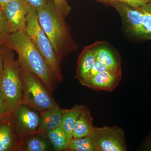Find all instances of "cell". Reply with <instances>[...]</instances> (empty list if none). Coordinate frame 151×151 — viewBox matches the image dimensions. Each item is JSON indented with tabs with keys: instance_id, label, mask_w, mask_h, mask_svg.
Returning <instances> with one entry per match:
<instances>
[{
	"instance_id": "cell-25",
	"label": "cell",
	"mask_w": 151,
	"mask_h": 151,
	"mask_svg": "<svg viewBox=\"0 0 151 151\" xmlns=\"http://www.w3.org/2000/svg\"><path fill=\"white\" fill-rule=\"evenodd\" d=\"M29 5L36 10L37 11L42 9L48 2L49 0H25Z\"/></svg>"
},
{
	"instance_id": "cell-26",
	"label": "cell",
	"mask_w": 151,
	"mask_h": 151,
	"mask_svg": "<svg viewBox=\"0 0 151 151\" xmlns=\"http://www.w3.org/2000/svg\"><path fill=\"white\" fill-rule=\"evenodd\" d=\"M10 113H10L7 109L2 94L0 89V120Z\"/></svg>"
},
{
	"instance_id": "cell-7",
	"label": "cell",
	"mask_w": 151,
	"mask_h": 151,
	"mask_svg": "<svg viewBox=\"0 0 151 151\" xmlns=\"http://www.w3.org/2000/svg\"><path fill=\"white\" fill-rule=\"evenodd\" d=\"M33 109L27 105L21 104L12 113L14 127L22 142L30 136L38 135L40 115Z\"/></svg>"
},
{
	"instance_id": "cell-2",
	"label": "cell",
	"mask_w": 151,
	"mask_h": 151,
	"mask_svg": "<svg viewBox=\"0 0 151 151\" xmlns=\"http://www.w3.org/2000/svg\"><path fill=\"white\" fill-rule=\"evenodd\" d=\"M37 13L40 24L61 63L66 55L78 48L71 37L65 17L57 8L53 0H49Z\"/></svg>"
},
{
	"instance_id": "cell-16",
	"label": "cell",
	"mask_w": 151,
	"mask_h": 151,
	"mask_svg": "<svg viewBox=\"0 0 151 151\" xmlns=\"http://www.w3.org/2000/svg\"><path fill=\"white\" fill-rule=\"evenodd\" d=\"M94 127L90 111L86 107L74 126L72 138L77 139L90 136L93 132Z\"/></svg>"
},
{
	"instance_id": "cell-11",
	"label": "cell",
	"mask_w": 151,
	"mask_h": 151,
	"mask_svg": "<svg viewBox=\"0 0 151 151\" xmlns=\"http://www.w3.org/2000/svg\"><path fill=\"white\" fill-rule=\"evenodd\" d=\"M122 73L113 70L100 72L81 83L83 86L95 90L113 92L122 79Z\"/></svg>"
},
{
	"instance_id": "cell-3",
	"label": "cell",
	"mask_w": 151,
	"mask_h": 151,
	"mask_svg": "<svg viewBox=\"0 0 151 151\" xmlns=\"http://www.w3.org/2000/svg\"><path fill=\"white\" fill-rule=\"evenodd\" d=\"M1 47L4 63L0 75V89L8 111L12 113L21 104L22 98L21 67L15 59L13 50L5 45Z\"/></svg>"
},
{
	"instance_id": "cell-17",
	"label": "cell",
	"mask_w": 151,
	"mask_h": 151,
	"mask_svg": "<svg viewBox=\"0 0 151 151\" xmlns=\"http://www.w3.org/2000/svg\"><path fill=\"white\" fill-rule=\"evenodd\" d=\"M46 138L48 139L55 150L65 151L70 139L60 127L49 132Z\"/></svg>"
},
{
	"instance_id": "cell-20",
	"label": "cell",
	"mask_w": 151,
	"mask_h": 151,
	"mask_svg": "<svg viewBox=\"0 0 151 151\" xmlns=\"http://www.w3.org/2000/svg\"><path fill=\"white\" fill-rule=\"evenodd\" d=\"M136 8L137 9L142 15L143 22L146 29L151 33V2Z\"/></svg>"
},
{
	"instance_id": "cell-18",
	"label": "cell",
	"mask_w": 151,
	"mask_h": 151,
	"mask_svg": "<svg viewBox=\"0 0 151 151\" xmlns=\"http://www.w3.org/2000/svg\"><path fill=\"white\" fill-rule=\"evenodd\" d=\"M68 151H96L94 142L90 136L72 138L66 149Z\"/></svg>"
},
{
	"instance_id": "cell-10",
	"label": "cell",
	"mask_w": 151,
	"mask_h": 151,
	"mask_svg": "<svg viewBox=\"0 0 151 151\" xmlns=\"http://www.w3.org/2000/svg\"><path fill=\"white\" fill-rule=\"evenodd\" d=\"M21 143L10 113L0 120V151H19Z\"/></svg>"
},
{
	"instance_id": "cell-28",
	"label": "cell",
	"mask_w": 151,
	"mask_h": 151,
	"mask_svg": "<svg viewBox=\"0 0 151 151\" xmlns=\"http://www.w3.org/2000/svg\"><path fill=\"white\" fill-rule=\"evenodd\" d=\"M3 56L2 51L1 47L0 45V75L2 71L3 67Z\"/></svg>"
},
{
	"instance_id": "cell-12",
	"label": "cell",
	"mask_w": 151,
	"mask_h": 151,
	"mask_svg": "<svg viewBox=\"0 0 151 151\" xmlns=\"http://www.w3.org/2000/svg\"><path fill=\"white\" fill-rule=\"evenodd\" d=\"M63 111L58 105L49 110L39 111L40 120L38 135L46 138L49 132L60 127Z\"/></svg>"
},
{
	"instance_id": "cell-4",
	"label": "cell",
	"mask_w": 151,
	"mask_h": 151,
	"mask_svg": "<svg viewBox=\"0 0 151 151\" xmlns=\"http://www.w3.org/2000/svg\"><path fill=\"white\" fill-rule=\"evenodd\" d=\"M24 30L30 40L53 70L59 82H62L61 63L58 60L50 41L40 24L37 11L29 5Z\"/></svg>"
},
{
	"instance_id": "cell-15",
	"label": "cell",
	"mask_w": 151,
	"mask_h": 151,
	"mask_svg": "<svg viewBox=\"0 0 151 151\" xmlns=\"http://www.w3.org/2000/svg\"><path fill=\"white\" fill-rule=\"evenodd\" d=\"M86 107L84 105H76L71 109H63L60 127L66 133L70 140L73 138L72 133L76 123Z\"/></svg>"
},
{
	"instance_id": "cell-23",
	"label": "cell",
	"mask_w": 151,
	"mask_h": 151,
	"mask_svg": "<svg viewBox=\"0 0 151 151\" xmlns=\"http://www.w3.org/2000/svg\"><path fill=\"white\" fill-rule=\"evenodd\" d=\"M108 70H111L110 68L107 67L106 65H104L102 63L98 61V60H96L94 64L92 65L91 70H90V72H89V75H88V77L86 78V80L91 78V77L96 75L97 73L103 72V71H108ZM113 71H114V70H113Z\"/></svg>"
},
{
	"instance_id": "cell-27",
	"label": "cell",
	"mask_w": 151,
	"mask_h": 151,
	"mask_svg": "<svg viewBox=\"0 0 151 151\" xmlns=\"http://www.w3.org/2000/svg\"><path fill=\"white\" fill-rule=\"evenodd\" d=\"M144 148L145 150L151 151V133L148 139L145 143Z\"/></svg>"
},
{
	"instance_id": "cell-8",
	"label": "cell",
	"mask_w": 151,
	"mask_h": 151,
	"mask_svg": "<svg viewBox=\"0 0 151 151\" xmlns=\"http://www.w3.org/2000/svg\"><path fill=\"white\" fill-rule=\"evenodd\" d=\"M111 6L120 14L128 32L140 39L151 40V33L145 27L142 15L137 9L121 3H114Z\"/></svg>"
},
{
	"instance_id": "cell-24",
	"label": "cell",
	"mask_w": 151,
	"mask_h": 151,
	"mask_svg": "<svg viewBox=\"0 0 151 151\" xmlns=\"http://www.w3.org/2000/svg\"><path fill=\"white\" fill-rule=\"evenodd\" d=\"M55 5L60 12L66 17L70 14L71 8L68 5L67 0H53Z\"/></svg>"
},
{
	"instance_id": "cell-14",
	"label": "cell",
	"mask_w": 151,
	"mask_h": 151,
	"mask_svg": "<svg viewBox=\"0 0 151 151\" xmlns=\"http://www.w3.org/2000/svg\"><path fill=\"white\" fill-rule=\"evenodd\" d=\"M102 43L99 42L95 50L96 60L102 63L111 70L122 72L120 59L111 49L101 45Z\"/></svg>"
},
{
	"instance_id": "cell-22",
	"label": "cell",
	"mask_w": 151,
	"mask_h": 151,
	"mask_svg": "<svg viewBox=\"0 0 151 151\" xmlns=\"http://www.w3.org/2000/svg\"><path fill=\"white\" fill-rule=\"evenodd\" d=\"M9 35L3 14L2 9L0 6V45L5 44Z\"/></svg>"
},
{
	"instance_id": "cell-1",
	"label": "cell",
	"mask_w": 151,
	"mask_h": 151,
	"mask_svg": "<svg viewBox=\"0 0 151 151\" xmlns=\"http://www.w3.org/2000/svg\"><path fill=\"white\" fill-rule=\"evenodd\" d=\"M4 45L17 52L21 67L39 78L51 93L54 91L59 81L24 30L9 34Z\"/></svg>"
},
{
	"instance_id": "cell-5",
	"label": "cell",
	"mask_w": 151,
	"mask_h": 151,
	"mask_svg": "<svg viewBox=\"0 0 151 151\" xmlns=\"http://www.w3.org/2000/svg\"><path fill=\"white\" fill-rule=\"evenodd\" d=\"M21 75L23 86L21 104L38 111L49 110L58 105L51 92L35 75L21 67Z\"/></svg>"
},
{
	"instance_id": "cell-19",
	"label": "cell",
	"mask_w": 151,
	"mask_h": 151,
	"mask_svg": "<svg viewBox=\"0 0 151 151\" xmlns=\"http://www.w3.org/2000/svg\"><path fill=\"white\" fill-rule=\"evenodd\" d=\"M32 135L22 142L19 151H45L47 150L48 146L46 142L37 137Z\"/></svg>"
},
{
	"instance_id": "cell-21",
	"label": "cell",
	"mask_w": 151,
	"mask_h": 151,
	"mask_svg": "<svg viewBox=\"0 0 151 151\" xmlns=\"http://www.w3.org/2000/svg\"><path fill=\"white\" fill-rule=\"evenodd\" d=\"M100 2L111 5L116 3L127 4L134 8L140 7L145 6L148 3L151 2V0H97Z\"/></svg>"
},
{
	"instance_id": "cell-9",
	"label": "cell",
	"mask_w": 151,
	"mask_h": 151,
	"mask_svg": "<svg viewBox=\"0 0 151 151\" xmlns=\"http://www.w3.org/2000/svg\"><path fill=\"white\" fill-rule=\"evenodd\" d=\"M28 8L25 0H12L2 9L9 34L25 29Z\"/></svg>"
},
{
	"instance_id": "cell-6",
	"label": "cell",
	"mask_w": 151,
	"mask_h": 151,
	"mask_svg": "<svg viewBox=\"0 0 151 151\" xmlns=\"http://www.w3.org/2000/svg\"><path fill=\"white\" fill-rule=\"evenodd\" d=\"M90 137L96 151L127 150L124 131L118 126L94 127Z\"/></svg>"
},
{
	"instance_id": "cell-13",
	"label": "cell",
	"mask_w": 151,
	"mask_h": 151,
	"mask_svg": "<svg viewBox=\"0 0 151 151\" xmlns=\"http://www.w3.org/2000/svg\"><path fill=\"white\" fill-rule=\"evenodd\" d=\"M99 42L84 47L79 55L75 77L80 83L87 78L92 65L96 61L95 50Z\"/></svg>"
},
{
	"instance_id": "cell-29",
	"label": "cell",
	"mask_w": 151,
	"mask_h": 151,
	"mask_svg": "<svg viewBox=\"0 0 151 151\" xmlns=\"http://www.w3.org/2000/svg\"><path fill=\"white\" fill-rule=\"evenodd\" d=\"M12 0H0V6L2 9L8 4Z\"/></svg>"
}]
</instances>
